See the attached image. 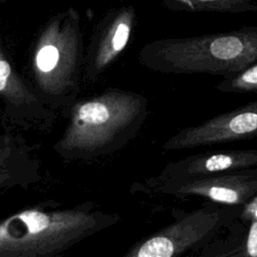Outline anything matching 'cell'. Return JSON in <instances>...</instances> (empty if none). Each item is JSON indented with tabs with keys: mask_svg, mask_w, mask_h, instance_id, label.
Masks as SVG:
<instances>
[{
	"mask_svg": "<svg viewBox=\"0 0 257 257\" xmlns=\"http://www.w3.org/2000/svg\"><path fill=\"white\" fill-rule=\"evenodd\" d=\"M140 63L167 74L240 72L257 59V26L189 37L156 39L139 52Z\"/></svg>",
	"mask_w": 257,
	"mask_h": 257,
	"instance_id": "obj_1",
	"label": "cell"
},
{
	"mask_svg": "<svg viewBox=\"0 0 257 257\" xmlns=\"http://www.w3.org/2000/svg\"><path fill=\"white\" fill-rule=\"evenodd\" d=\"M149 114V100L144 94L107 89L77 107L74 142L87 155L113 153L136 138Z\"/></svg>",
	"mask_w": 257,
	"mask_h": 257,
	"instance_id": "obj_2",
	"label": "cell"
},
{
	"mask_svg": "<svg viewBox=\"0 0 257 257\" xmlns=\"http://www.w3.org/2000/svg\"><path fill=\"white\" fill-rule=\"evenodd\" d=\"M244 206L205 201L185 212L173 210L174 221L133 244L125 257H177L207 246L236 219Z\"/></svg>",
	"mask_w": 257,
	"mask_h": 257,
	"instance_id": "obj_3",
	"label": "cell"
},
{
	"mask_svg": "<svg viewBox=\"0 0 257 257\" xmlns=\"http://www.w3.org/2000/svg\"><path fill=\"white\" fill-rule=\"evenodd\" d=\"M131 192L150 196H169L181 200L201 198L220 204L244 206L257 197V169L162 183L142 181L134 183Z\"/></svg>",
	"mask_w": 257,
	"mask_h": 257,
	"instance_id": "obj_4",
	"label": "cell"
},
{
	"mask_svg": "<svg viewBox=\"0 0 257 257\" xmlns=\"http://www.w3.org/2000/svg\"><path fill=\"white\" fill-rule=\"evenodd\" d=\"M254 138H257V100L178 131L163 144V150H187Z\"/></svg>",
	"mask_w": 257,
	"mask_h": 257,
	"instance_id": "obj_5",
	"label": "cell"
},
{
	"mask_svg": "<svg viewBox=\"0 0 257 257\" xmlns=\"http://www.w3.org/2000/svg\"><path fill=\"white\" fill-rule=\"evenodd\" d=\"M247 169H257V150L207 151L171 162L158 175L144 181L162 183Z\"/></svg>",
	"mask_w": 257,
	"mask_h": 257,
	"instance_id": "obj_6",
	"label": "cell"
},
{
	"mask_svg": "<svg viewBox=\"0 0 257 257\" xmlns=\"http://www.w3.org/2000/svg\"><path fill=\"white\" fill-rule=\"evenodd\" d=\"M136 25L137 11L132 4L119 6L106 15L93 46L91 66L94 74H98L125 50Z\"/></svg>",
	"mask_w": 257,
	"mask_h": 257,
	"instance_id": "obj_7",
	"label": "cell"
},
{
	"mask_svg": "<svg viewBox=\"0 0 257 257\" xmlns=\"http://www.w3.org/2000/svg\"><path fill=\"white\" fill-rule=\"evenodd\" d=\"M162 4L176 12L257 14V2L254 0H162Z\"/></svg>",
	"mask_w": 257,
	"mask_h": 257,
	"instance_id": "obj_8",
	"label": "cell"
},
{
	"mask_svg": "<svg viewBox=\"0 0 257 257\" xmlns=\"http://www.w3.org/2000/svg\"><path fill=\"white\" fill-rule=\"evenodd\" d=\"M215 88L221 92H257V59L238 73L222 77Z\"/></svg>",
	"mask_w": 257,
	"mask_h": 257,
	"instance_id": "obj_9",
	"label": "cell"
},
{
	"mask_svg": "<svg viewBox=\"0 0 257 257\" xmlns=\"http://www.w3.org/2000/svg\"><path fill=\"white\" fill-rule=\"evenodd\" d=\"M243 213L249 221L239 256L257 257V209L250 210L244 205Z\"/></svg>",
	"mask_w": 257,
	"mask_h": 257,
	"instance_id": "obj_10",
	"label": "cell"
},
{
	"mask_svg": "<svg viewBox=\"0 0 257 257\" xmlns=\"http://www.w3.org/2000/svg\"><path fill=\"white\" fill-rule=\"evenodd\" d=\"M58 60V50L53 45L43 46L36 57L37 66L42 71H50L53 69Z\"/></svg>",
	"mask_w": 257,
	"mask_h": 257,
	"instance_id": "obj_11",
	"label": "cell"
},
{
	"mask_svg": "<svg viewBox=\"0 0 257 257\" xmlns=\"http://www.w3.org/2000/svg\"><path fill=\"white\" fill-rule=\"evenodd\" d=\"M11 73V68L9 63L0 58V91L3 90L7 85V78Z\"/></svg>",
	"mask_w": 257,
	"mask_h": 257,
	"instance_id": "obj_12",
	"label": "cell"
}]
</instances>
